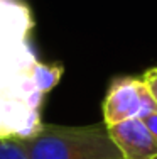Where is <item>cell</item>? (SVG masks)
<instances>
[{"label":"cell","mask_w":157,"mask_h":159,"mask_svg":"<svg viewBox=\"0 0 157 159\" xmlns=\"http://www.w3.org/2000/svg\"><path fill=\"white\" fill-rule=\"evenodd\" d=\"M34 19L22 0H0V139L27 137L41 125V105L63 66L37 59Z\"/></svg>","instance_id":"1"},{"label":"cell","mask_w":157,"mask_h":159,"mask_svg":"<svg viewBox=\"0 0 157 159\" xmlns=\"http://www.w3.org/2000/svg\"><path fill=\"white\" fill-rule=\"evenodd\" d=\"M123 159H157V141L142 119L107 125Z\"/></svg>","instance_id":"4"},{"label":"cell","mask_w":157,"mask_h":159,"mask_svg":"<svg viewBox=\"0 0 157 159\" xmlns=\"http://www.w3.org/2000/svg\"><path fill=\"white\" fill-rule=\"evenodd\" d=\"M142 80H144L149 93L152 95V98H154V102L157 105V66L152 68V70H149V71H145V75L142 76Z\"/></svg>","instance_id":"6"},{"label":"cell","mask_w":157,"mask_h":159,"mask_svg":"<svg viewBox=\"0 0 157 159\" xmlns=\"http://www.w3.org/2000/svg\"><path fill=\"white\" fill-rule=\"evenodd\" d=\"M144 120V124L147 125V129L150 130V134L154 135V139L157 141V112H152V113H149L145 119H142Z\"/></svg>","instance_id":"7"},{"label":"cell","mask_w":157,"mask_h":159,"mask_svg":"<svg viewBox=\"0 0 157 159\" xmlns=\"http://www.w3.org/2000/svg\"><path fill=\"white\" fill-rule=\"evenodd\" d=\"M103 124L115 125L132 119H145L157 105L142 78L123 76L111 81L103 100Z\"/></svg>","instance_id":"3"},{"label":"cell","mask_w":157,"mask_h":159,"mask_svg":"<svg viewBox=\"0 0 157 159\" xmlns=\"http://www.w3.org/2000/svg\"><path fill=\"white\" fill-rule=\"evenodd\" d=\"M0 159H31L20 137L0 139Z\"/></svg>","instance_id":"5"},{"label":"cell","mask_w":157,"mask_h":159,"mask_svg":"<svg viewBox=\"0 0 157 159\" xmlns=\"http://www.w3.org/2000/svg\"><path fill=\"white\" fill-rule=\"evenodd\" d=\"M22 141L31 159H123L105 124H41Z\"/></svg>","instance_id":"2"}]
</instances>
